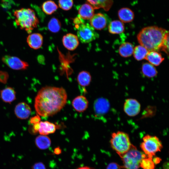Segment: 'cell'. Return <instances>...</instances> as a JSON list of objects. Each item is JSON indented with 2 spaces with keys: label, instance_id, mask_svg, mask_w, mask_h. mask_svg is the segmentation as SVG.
<instances>
[{
  "label": "cell",
  "instance_id": "24",
  "mask_svg": "<svg viewBox=\"0 0 169 169\" xmlns=\"http://www.w3.org/2000/svg\"><path fill=\"white\" fill-rule=\"evenodd\" d=\"M134 48L133 45L128 42L122 44L119 47L118 51L120 55L124 57H128L133 54Z\"/></svg>",
  "mask_w": 169,
  "mask_h": 169
},
{
  "label": "cell",
  "instance_id": "33",
  "mask_svg": "<svg viewBox=\"0 0 169 169\" xmlns=\"http://www.w3.org/2000/svg\"><path fill=\"white\" fill-rule=\"evenodd\" d=\"M9 78V74L6 71H0V82L3 84H6Z\"/></svg>",
  "mask_w": 169,
  "mask_h": 169
},
{
  "label": "cell",
  "instance_id": "17",
  "mask_svg": "<svg viewBox=\"0 0 169 169\" xmlns=\"http://www.w3.org/2000/svg\"><path fill=\"white\" fill-rule=\"evenodd\" d=\"M56 130L55 125L48 121H40L38 132L41 135L46 136L54 133Z\"/></svg>",
  "mask_w": 169,
  "mask_h": 169
},
{
  "label": "cell",
  "instance_id": "28",
  "mask_svg": "<svg viewBox=\"0 0 169 169\" xmlns=\"http://www.w3.org/2000/svg\"><path fill=\"white\" fill-rule=\"evenodd\" d=\"M42 8V10L46 14L50 15L57 9L58 7L53 1L48 0L43 3Z\"/></svg>",
  "mask_w": 169,
  "mask_h": 169
},
{
  "label": "cell",
  "instance_id": "12",
  "mask_svg": "<svg viewBox=\"0 0 169 169\" xmlns=\"http://www.w3.org/2000/svg\"><path fill=\"white\" fill-rule=\"evenodd\" d=\"M62 42L64 47L71 51L75 49L79 44L77 36L71 33H68L63 36Z\"/></svg>",
  "mask_w": 169,
  "mask_h": 169
},
{
  "label": "cell",
  "instance_id": "32",
  "mask_svg": "<svg viewBox=\"0 0 169 169\" xmlns=\"http://www.w3.org/2000/svg\"><path fill=\"white\" fill-rule=\"evenodd\" d=\"M161 50L164 52L168 55L169 54V33L166 36Z\"/></svg>",
  "mask_w": 169,
  "mask_h": 169
},
{
  "label": "cell",
  "instance_id": "5",
  "mask_svg": "<svg viewBox=\"0 0 169 169\" xmlns=\"http://www.w3.org/2000/svg\"><path fill=\"white\" fill-rule=\"evenodd\" d=\"M146 156L132 145L128 151L120 156L123 162L122 167L125 169H138L141 160Z\"/></svg>",
  "mask_w": 169,
  "mask_h": 169
},
{
  "label": "cell",
  "instance_id": "37",
  "mask_svg": "<svg viewBox=\"0 0 169 169\" xmlns=\"http://www.w3.org/2000/svg\"><path fill=\"white\" fill-rule=\"evenodd\" d=\"M39 123L33 124V126L31 128V129L29 131H30L31 132V133L35 134L38 131Z\"/></svg>",
  "mask_w": 169,
  "mask_h": 169
},
{
  "label": "cell",
  "instance_id": "25",
  "mask_svg": "<svg viewBox=\"0 0 169 169\" xmlns=\"http://www.w3.org/2000/svg\"><path fill=\"white\" fill-rule=\"evenodd\" d=\"M141 71L144 75L148 78L154 77L157 74V71L153 65L147 63L143 64Z\"/></svg>",
  "mask_w": 169,
  "mask_h": 169
},
{
  "label": "cell",
  "instance_id": "20",
  "mask_svg": "<svg viewBox=\"0 0 169 169\" xmlns=\"http://www.w3.org/2000/svg\"><path fill=\"white\" fill-rule=\"evenodd\" d=\"M94 9L103 8L106 11H109L113 3V0H87Z\"/></svg>",
  "mask_w": 169,
  "mask_h": 169
},
{
  "label": "cell",
  "instance_id": "6",
  "mask_svg": "<svg viewBox=\"0 0 169 169\" xmlns=\"http://www.w3.org/2000/svg\"><path fill=\"white\" fill-rule=\"evenodd\" d=\"M161 141L156 136L146 135L142 138L140 147L148 157H152L156 153L160 151L162 148Z\"/></svg>",
  "mask_w": 169,
  "mask_h": 169
},
{
  "label": "cell",
  "instance_id": "29",
  "mask_svg": "<svg viewBox=\"0 0 169 169\" xmlns=\"http://www.w3.org/2000/svg\"><path fill=\"white\" fill-rule=\"evenodd\" d=\"M48 27L50 31L56 33L59 31L61 27V24L57 18L53 17L49 21Z\"/></svg>",
  "mask_w": 169,
  "mask_h": 169
},
{
  "label": "cell",
  "instance_id": "38",
  "mask_svg": "<svg viewBox=\"0 0 169 169\" xmlns=\"http://www.w3.org/2000/svg\"><path fill=\"white\" fill-rule=\"evenodd\" d=\"M152 160L155 164H157L160 162L161 159L159 157H156L153 160Z\"/></svg>",
  "mask_w": 169,
  "mask_h": 169
},
{
  "label": "cell",
  "instance_id": "39",
  "mask_svg": "<svg viewBox=\"0 0 169 169\" xmlns=\"http://www.w3.org/2000/svg\"><path fill=\"white\" fill-rule=\"evenodd\" d=\"M54 152L56 154H59L61 153V150L59 147H57L55 149Z\"/></svg>",
  "mask_w": 169,
  "mask_h": 169
},
{
  "label": "cell",
  "instance_id": "30",
  "mask_svg": "<svg viewBox=\"0 0 169 169\" xmlns=\"http://www.w3.org/2000/svg\"><path fill=\"white\" fill-rule=\"evenodd\" d=\"M155 164L153 161L152 157L147 156L143 158L140 164V167L143 169H154Z\"/></svg>",
  "mask_w": 169,
  "mask_h": 169
},
{
  "label": "cell",
  "instance_id": "11",
  "mask_svg": "<svg viewBox=\"0 0 169 169\" xmlns=\"http://www.w3.org/2000/svg\"><path fill=\"white\" fill-rule=\"evenodd\" d=\"M31 112V108L27 103L20 102L16 106L14 113L16 116L21 119H26L28 118Z\"/></svg>",
  "mask_w": 169,
  "mask_h": 169
},
{
  "label": "cell",
  "instance_id": "31",
  "mask_svg": "<svg viewBox=\"0 0 169 169\" xmlns=\"http://www.w3.org/2000/svg\"><path fill=\"white\" fill-rule=\"evenodd\" d=\"M73 4V0H59V7L64 10H68L72 7Z\"/></svg>",
  "mask_w": 169,
  "mask_h": 169
},
{
  "label": "cell",
  "instance_id": "14",
  "mask_svg": "<svg viewBox=\"0 0 169 169\" xmlns=\"http://www.w3.org/2000/svg\"><path fill=\"white\" fill-rule=\"evenodd\" d=\"M108 101L101 98L96 100L94 103V108L95 113L98 115H103L106 113L110 108Z\"/></svg>",
  "mask_w": 169,
  "mask_h": 169
},
{
  "label": "cell",
  "instance_id": "23",
  "mask_svg": "<svg viewBox=\"0 0 169 169\" xmlns=\"http://www.w3.org/2000/svg\"><path fill=\"white\" fill-rule=\"evenodd\" d=\"M35 142L36 146L41 150L48 148L51 144L50 138L45 135H40L36 137Z\"/></svg>",
  "mask_w": 169,
  "mask_h": 169
},
{
  "label": "cell",
  "instance_id": "16",
  "mask_svg": "<svg viewBox=\"0 0 169 169\" xmlns=\"http://www.w3.org/2000/svg\"><path fill=\"white\" fill-rule=\"evenodd\" d=\"M94 8L90 3H84L80 6L79 9V17L83 19H90L94 14Z\"/></svg>",
  "mask_w": 169,
  "mask_h": 169
},
{
  "label": "cell",
  "instance_id": "1",
  "mask_svg": "<svg viewBox=\"0 0 169 169\" xmlns=\"http://www.w3.org/2000/svg\"><path fill=\"white\" fill-rule=\"evenodd\" d=\"M67 99L66 92L63 88L46 86L38 91L35 99L34 107L41 116H52L64 106Z\"/></svg>",
  "mask_w": 169,
  "mask_h": 169
},
{
  "label": "cell",
  "instance_id": "13",
  "mask_svg": "<svg viewBox=\"0 0 169 169\" xmlns=\"http://www.w3.org/2000/svg\"><path fill=\"white\" fill-rule=\"evenodd\" d=\"M43 36L39 33L29 34L27 38V42L32 49H37L42 46L43 43Z\"/></svg>",
  "mask_w": 169,
  "mask_h": 169
},
{
  "label": "cell",
  "instance_id": "19",
  "mask_svg": "<svg viewBox=\"0 0 169 169\" xmlns=\"http://www.w3.org/2000/svg\"><path fill=\"white\" fill-rule=\"evenodd\" d=\"M118 14L120 21L123 23L130 22L133 20L134 18L133 12L128 8L120 9L118 12Z\"/></svg>",
  "mask_w": 169,
  "mask_h": 169
},
{
  "label": "cell",
  "instance_id": "2",
  "mask_svg": "<svg viewBox=\"0 0 169 169\" xmlns=\"http://www.w3.org/2000/svg\"><path fill=\"white\" fill-rule=\"evenodd\" d=\"M169 33L167 30L156 26H148L142 28L137 35L140 45L148 51L161 50L164 39Z\"/></svg>",
  "mask_w": 169,
  "mask_h": 169
},
{
  "label": "cell",
  "instance_id": "18",
  "mask_svg": "<svg viewBox=\"0 0 169 169\" xmlns=\"http://www.w3.org/2000/svg\"><path fill=\"white\" fill-rule=\"evenodd\" d=\"M16 95L15 90L11 87H7L0 91V97L6 103H11L14 100L16 99Z\"/></svg>",
  "mask_w": 169,
  "mask_h": 169
},
{
  "label": "cell",
  "instance_id": "3",
  "mask_svg": "<svg viewBox=\"0 0 169 169\" xmlns=\"http://www.w3.org/2000/svg\"><path fill=\"white\" fill-rule=\"evenodd\" d=\"M17 25L28 34L36 28L39 21L33 10L30 8H22L14 13Z\"/></svg>",
  "mask_w": 169,
  "mask_h": 169
},
{
  "label": "cell",
  "instance_id": "10",
  "mask_svg": "<svg viewBox=\"0 0 169 169\" xmlns=\"http://www.w3.org/2000/svg\"><path fill=\"white\" fill-rule=\"evenodd\" d=\"M90 19V24L97 30H100L105 28L107 23L106 16L100 13L94 14Z\"/></svg>",
  "mask_w": 169,
  "mask_h": 169
},
{
  "label": "cell",
  "instance_id": "34",
  "mask_svg": "<svg viewBox=\"0 0 169 169\" xmlns=\"http://www.w3.org/2000/svg\"><path fill=\"white\" fill-rule=\"evenodd\" d=\"M31 169H46V168L42 162H39L34 163L32 166Z\"/></svg>",
  "mask_w": 169,
  "mask_h": 169
},
{
  "label": "cell",
  "instance_id": "22",
  "mask_svg": "<svg viewBox=\"0 0 169 169\" xmlns=\"http://www.w3.org/2000/svg\"><path fill=\"white\" fill-rule=\"evenodd\" d=\"M125 27L123 22L115 20L111 21L108 26L109 32L113 34H118L122 33L124 31Z\"/></svg>",
  "mask_w": 169,
  "mask_h": 169
},
{
  "label": "cell",
  "instance_id": "26",
  "mask_svg": "<svg viewBox=\"0 0 169 169\" xmlns=\"http://www.w3.org/2000/svg\"><path fill=\"white\" fill-rule=\"evenodd\" d=\"M91 80V77L90 73L85 71L79 72L77 78L78 84L80 86L84 87L88 86Z\"/></svg>",
  "mask_w": 169,
  "mask_h": 169
},
{
  "label": "cell",
  "instance_id": "4",
  "mask_svg": "<svg viewBox=\"0 0 169 169\" xmlns=\"http://www.w3.org/2000/svg\"><path fill=\"white\" fill-rule=\"evenodd\" d=\"M110 143L111 147L120 156L128 151L132 145L128 135L120 131L111 134Z\"/></svg>",
  "mask_w": 169,
  "mask_h": 169
},
{
  "label": "cell",
  "instance_id": "15",
  "mask_svg": "<svg viewBox=\"0 0 169 169\" xmlns=\"http://www.w3.org/2000/svg\"><path fill=\"white\" fill-rule=\"evenodd\" d=\"M72 104L76 111L79 112H82L87 108L89 102L86 97L81 95L74 98L72 101Z\"/></svg>",
  "mask_w": 169,
  "mask_h": 169
},
{
  "label": "cell",
  "instance_id": "7",
  "mask_svg": "<svg viewBox=\"0 0 169 169\" xmlns=\"http://www.w3.org/2000/svg\"><path fill=\"white\" fill-rule=\"evenodd\" d=\"M77 36L82 43H86L96 39L99 35L90 24L82 23L78 28Z\"/></svg>",
  "mask_w": 169,
  "mask_h": 169
},
{
  "label": "cell",
  "instance_id": "8",
  "mask_svg": "<svg viewBox=\"0 0 169 169\" xmlns=\"http://www.w3.org/2000/svg\"><path fill=\"white\" fill-rule=\"evenodd\" d=\"M2 60L8 67L14 70H25L29 66L27 62L15 56L5 55L2 57Z\"/></svg>",
  "mask_w": 169,
  "mask_h": 169
},
{
  "label": "cell",
  "instance_id": "40",
  "mask_svg": "<svg viewBox=\"0 0 169 169\" xmlns=\"http://www.w3.org/2000/svg\"><path fill=\"white\" fill-rule=\"evenodd\" d=\"M77 169H91L90 167L87 166H83L80 167Z\"/></svg>",
  "mask_w": 169,
  "mask_h": 169
},
{
  "label": "cell",
  "instance_id": "9",
  "mask_svg": "<svg viewBox=\"0 0 169 169\" xmlns=\"http://www.w3.org/2000/svg\"><path fill=\"white\" fill-rule=\"evenodd\" d=\"M141 107L140 103L136 100L129 98L125 100L124 104L123 110L127 115L133 117L139 113Z\"/></svg>",
  "mask_w": 169,
  "mask_h": 169
},
{
  "label": "cell",
  "instance_id": "36",
  "mask_svg": "<svg viewBox=\"0 0 169 169\" xmlns=\"http://www.w3.org/2000/svg\"><path fill=\"white\" fill-rule=\"evenodd\" d=\"M121 167L116 163L112 162L107 166L106 169H121Z\"/></svg>",
  "mask_w": 169,
  "mask_h": 169
},
{
  "label": "cell",
  "instance_id": "27",
  "mask_svg": "<svg viewBox=\"0 0 169 169\" xmlns=\"http://www.w3.org/2000/svg\"><path fill=\"white\" fill-rule=\"evenodd\" d=\"M149 51L144 47L139 45L134 49L133 54L135 59L138 61L145 59Z\"/></svg>",
  "mask_w": 169,
  "mask_h": 169
},
{
  "label": "cell",
  "instance_id": "35",
  "mask_svg": "<svg viewBox=\"0 0 169 169\" xmlns=\"http://www.w3.org/2000/svg\"><path fill=\"white\" fill-rule=\"evenodd\" d=\"M40 121V118L38 115H37L31 117L29 120V122L31 124H34L39 123Z\"/></svg>",
  "mask_w": 169,
  "mask_h": 169
},
{
  "label": "cell",
  "instance_id": "21",
  "mask_svg": "<svg viewBox=\"0 0 169 169\" xmlns=\"http://www.w3.org/2000/svg\"><path fill=\"white\" fill-rule=\"evenodd\" d=\"M150 64L155 66H158L164 60V58L157 51H149L145 58Z\"/></svg>",
  "mask_w": 169,
  "mask_h": 169
}]
</instances>
